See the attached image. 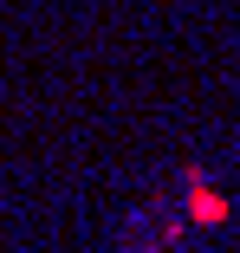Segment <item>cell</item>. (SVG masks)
Returning a JSON list of instances; mask_svg holds the SVG:
<instances>
[{"label":"cell","mask_w":240,"mask_h":253,"mask_svg":"<svg viewBox=\"0 0 240 253\" xmlns=\"http://www.w3.org/2000/svg\"><path fill=\"white\" fill-rule=\"evenodd\" d=\"M188 182H195V221H227V201H221L201 175H188Z\"/></svg>","instance_id":"1"}]
</instances>
